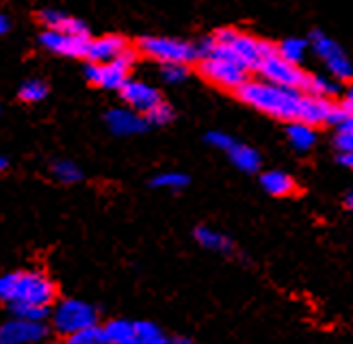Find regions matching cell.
<instances>
[{
    "instance_id": "7a4b0ae2",
    "label": "cell",
    "mask_w": 353,
    "mask_h": 344,
    "mask_svg": "<svg viewBox=\"0 0 353 344\" xmlns=\"http://www.w3.org/2000/svg\"><path fill=\"white\" fill-rule=\"evenodd\" d=\"M0 296L11 307V312L50 307L57 296V286L41 271H13L0 281Z\"/></svg>"
},
{
    "instance_id": "7402d4cb",
    "label": "cell",
    "mask_w": 353,
    "mask_h": 344,
    "mask_svg": "<svg viewBox=\"0 0 353 344\" xmlns=\"http://www.w3.org/2000/svg\"><path fill=\"white\" fill-rule=\"evenodd\" d=\"M52 176L63 184H74V182L83 180V171L72 161H57L52 165Z\"/></svg>"
},
{
    "instance_id": "d6a6232c",
    "label": "cell",
    "mask_w": 353,
    "mask_h": 344,
    "mask_svg": "<svg viewBox=\"0 0 353 344\" xmlns=\"http://www.w3.org/2000/svg\"><path fill=\"white\" fill-rule=\"evenodd\" d=\"M339 163L347 169H353V154H341L339 156Z\"/></svg>"
},
{
    "instance_id": "8fae6325",
    "label": "cell",
    "mask_w": 353,
    "mask_h": 344,
    "mask_svg": "<svg viewBox=\"0 0 353 344\" xmlns=\"http://www.w3.org/2000/svg\"><path fill=\"white\" fill-rule=\"evenodd\" d=\"M48 334L43 323L26 321V318H11L0 330V344H35L41 342Z\"/></svg>"
},
{
    "instance_id": "9a60e30c",
    "label": "cell",
    "mask_w": 353,
    "mask_h": 344,
    "mask_svg": "<svg viewBox=\"0 0 353 344\" xmlns=\"http://www.w3.org/2000/svg\"><path fill=\"white\" fill-rule=\"evenodd\" d=\"M130 48L126 37L121 35H104L98 39H91L89 50H87V61L89 63H111V61L119 59Z\"/></svg>"
},
{
    "instance_id": "9c48e42d",
    "label": "cell",
    "mask_w": 353,
    "mask_h": 344,
    "mask_svg": "<svg viewBox=\"0 0 353 344\" xmlns=\"http://www.w3.org/2000/svg\"><path fill=\"white\" fill-rule=\"evenodd\" d=\"M258 72L267 83L284 87V89H295V91H303L305 85H308V78H310V74H305L295 63H288V61L282 59L280 54H273V57L265 59Z\"/></svg>"
},
{
    "instance_id": "ffe728a7",
    "label": "cell",
    "mask_w": 353,
    "mask_h": 344,
    "mask_svg": "<svg viewBox=\"0 0 353 344\" xmlns=\"http://www.w3.org/2000/svg\"><path fill=\"white\" fill-rule=\"evenodd\" d=\"M308 39H301V37H288L284 39L280 45H278V54L282 59H286L288 63H295L299 65L303 57H305V50H308Z\"/></svg>"
},
{
    "instance_id": "5bb4252c",
    "label": "cell",
    "mask_w": 353,
    "mask_h": 344,
    "mask_svg": "<svg viewBox=\"0 0 353 344\" xmlns=\"http://www.w3.org/2000/svg\"><path fill=\"white\" fill-rule=\"evenodd\" d=\"M104 121H106V126H109V130L117 136L139 134L150 126L145 115L132 111V108H113V111L106 113Z\"/></svg>"
},
{
    "instance_id": "d6986e66",
    "label": "cell",
    "mask_w": 353,
    "mask_h": 344,
    "mask_svg": "<svg viewBox=\"0 0 353 344\" xmlns=\"http://www.w3.org/2000/svg\"><path fill=\"white\" fill-rule=\"evenodd\" d=\"M228 156H230V161H232V165L236 169H241L243 174H256V171L260 169V154L250 145L236 143L232 150L228 152Z\"/></svg>"
},
{
    "instance_id": "ac0fdd59",
    "label": "cell",
    "mask_w": 353,
    "mask_h": 344,
    "mask_svg": "<svg viewBox=\"0 0 353 344\" xmlns=\"http://www.w3.org/2000/svg\"><path fill=\"white\" fill-rule=\"evenodd\" d=\"M286 136H288V143L293 145L297 152H308V150L316 143L314 126H308V123H303V121H293V123H288Z\"/></svg>"
},
{
    "instance_id": "484cf974",
    "label": "cell",
    "mask_w": 353,
    "mask_h": 344,
    "mask_svg": "<svg viewBox=\"0 0 353 344\" xmlns=\"http://www.w3.org/2000/svg\"><path fill=\"white\" fill-rule=\"evenodd\" d=\"M145 119L150 126H165V123H170L174 119V108L167 102H161L159 106L152 108L150 113H145Z\"/></svg>"
},
{
    "instance_id": "d4e9b609",
    "label": "cell",
    "mask_w": 353,
    "mask_h": 344,
    "mask_svg": "<svg viewBox=\"0 0 353 344\" xmlns=\"http://www.w3.org/2000/svg\"><path fill=\"white\" fill-rule=\"evenodd\" d=\"M65 344H109V340L104 336V330H100V327H91V330L70 336L65 340Z\"/></svg>"
},
{
    "instance_id": "30bf717a",
    "label": "cell",
    "mask_w": 353,
    "mask_h": 344,
    "mask_svg": "<svg viewBox=\"0 0 353 344\" xmlns=\"http://www.w3.org/2000/svg\"><path fill=\"white\" fill-rule=\"evenodd\" d=\"M39 43L46 50L59 54V57H70V59H87V50H89V37H74V35H65V33H57V30H43L39 35Z\"/></svg>"
},
{
    "instance_id": "603a6c76",
    "label": "cell",
    "mask_w": 353,
    "mask_h": 344,
    "mask_svg": "<svg viewBox=\"0 0 353 344\" xmlns=\"http://www.w3.org/2000/svg\"><path fill=\"white\" fill-rule=\"evenodd\" d=\"M187 184H189V178L180 174V171H165V174H159L152 180V186L165 189V191H182Z\"/></svg>"
},
{
    "instance_id": "3957f363",
    "label": "cell",
    "mask_w": 353,
    "mask_h": 344,
    "mask_svg": "<svg viewBox=\"0 0 353 344\" xmlns=\"http://www.w3.org/2000/svg\"><path fill=\"white\" fill-rule=\"evenodd\" d=\"M109 344H170V338L159 325L148 321H124L115 318L104 327Z\"/></svg>"
},
{
    "instance_id": "836d02e7",
    "label": "cell",
    "mask_w": 353,
    "mask_h": 344,
    "mask_svg": "<svg viewBox=\"0 0 353 344\" xmlns=\"http://www.w3.org/2000/svg\"><path fill=\"white\" fill-rule=\"evenodd\" d=\"M170 344H191V340L184 336H174V338H170Z\"/></svg>"
},
{
    "instance_id": "4fadbf2b",
    "label": "cell",
    "mask_w": 353,
    "mask_h": 344,
    "mask_svg": "<svg viewBox=\"0 0 353 344\" xmlns=\"http://www.w3.org/2000/svg\"><path fill=\"white\" fill-rule=\"evenodd\" d=\"M37 20L43 24L46 30H57V33H65L74 37H89V26L83 20L74 18V15H68L65 11L41 9L37 13Z\"/></svg>"
},
{
    "instance_id": "8992f818",
    "label": "cell",
    "mask_w": 353,
    "mask_h": 344,
    "mask_svg": "<svg viewBox=\"0 0 353 344\" xmlns=\"http://www.w3.org/2000/svg\"><path fill=\"white\" fill-rule=\"evenodd\" d=\"M137 61V50L128 48L119 59L111 61V63H87L85 65V76L91 85L109 91H121L130 78L128 72Z\"/></svg>"
},
{
    "instance_id": "2e32d148",
    "label": "cell",
    "mask_w": 353,
    "mask_h": 344,
    "mask_svg": "<svg viewBox=\"0 0 353 344\" xmlns=\"http://www.w3.org/2000/svg\"><path fill=\"white\" fill-rule=\"evenodd\" d=\"M260 184H263V189L269 195H275V197H284V195H290L295 191V180L288 174H284V171H278V169H271V171H267V174H263Z\"/></svg>"
},
{
    "instance_id": "277c9868",
    "label": "cell",
    "mask_w": 353,
    "mask_h": 344,
    "mask_svg": "<svg viewBox=\"0 0 353 344\" xmlns=\"http://www.w3.org/2000/svg\"><path fill=\"white\" fill-rule=\"evenodd\" d=\"M141 54L159 61V63H184L189 65L193 61H199L197 43H189L174 37H141L137 43Z\"/></svg>"
},
{
    "instance_id": "83f0119b",
    "label": "cell",
    "mask_w": 353,
    "mask_h": 344,
    "mask_svg": "<svg viewBox=\"0 0 353 344\" xmlns=\"http://www.w3.org/2000/svg\"><path fill=\"white\" fill-rule=\"evenodd\" d=\"M206 143L212 145V148H217V150H223V152H230L236 143H234V139L225 134V132H219V130H212L206 134Z\"/></svg>"
},
{
    "instance_id": "d590c367",
    "label": "cell",
    "mask_w": 353,
    "mask_h": 344,
    "mask_svg": "<svg viewBox=\"0 0 353 344\" xmlns=\"http://www.w3.org/2000/svg\"><path fill=\"white\" fill-rule=\"evenodd\" d=\"M0 167H3V169L9 167V159H7V156H3V159H0Z\"/></svg>"
},
{
    "instance_id": "44dd1931",
    "label": "cell",
    "mask_w": 353,
    "mask_h": 344,
    "mask_svg": "<svg viewBox=\"0 0 353 344\" xmlns=\"http://www.w3.org/2000/svg\"><path fill=\"white\" fill-rule=\"evenodd\" d=\"M303 91L308 93V96L330 100L332 96H336V93H339V85L332 83L330 78H325V76H316V74H314V76L308 78V85H305Z\"/></svg>"
},
{
    "instance_id": "6da1fadb",
    "label": "cell",
    "mask_w": 353,
    "mask_h": 344,
    "mask_svg": "<svg viewBox=\"0 0 353 344\" xmlns=\"http://www.w3.org/2000/svg\"><path fill=\"white\" fill-rule=\"evenodd\" d=\"M236 96L241 102L250 104L260 113L293 123L299 121L305 93L271 85L267 81H248L236 91Z\"/></svg>"
},
{
    "instance_id": "e0dca14e",
    "label": "cell",
    "mask_w": 353,
    "mask_h": 344,
    "mask_svg": "<svg viewBox=\"0 0 353 344\" xmlns=\"http://www.w3.org/2000/svg\"><path fill=\"white\" fill-rule=\"evenodd\" d=\"M195 241L210 249V252H217V254H230L232 252V241H230L225 234H221L219 230H212L208 225H202L195 230Z\"/></svg>"
},
{
    "instance_id": "f546056e",
    "label": "cell",
    "mask_w": 353,
    "mask_h": 344,
    "mask_svg": "<svg viewBox=\"0 0 353 344\" xmlns=\"http://www.w3.org/2000/svg\"><path fill=\"white\" fill-rule=\"evenodd\" d=\"M341 106L345 108V111H347L349 115H353V85L347 89V93H345V98H343Z\"/></svg>"
},
{
    "instance_id": "e575fe53",
    "label": "cell",
    "mask_w": 353,
    "mask_h": 344,
    "mask_svg": "<svg viewBox=\"0 0 353 344\" xmlns=\"http://www.w3.org/2000/svg\"><path fill=\"white\" fill-rule=\"evenodd\" d=\"M345 208L353 212V191H349V193L345 195Z\"/></svg>"
},
{
    "instance_id": "f1b7e54d",
    "label": "cell",
    "mask_w": 353,
    "mask_h": 344,
    "mask_svg": "<svg viewBox=\"0 0 353 344\" xmlns=\"http://www.w3.org/2000/svg\"><path fill=\"white\" fill-rule=\"evenodd\" d=\"M336 148L341 150V154H353V134L349 132L336 134Z\"/></svg>"
},
{
    "instance_id": "5b68a950",
    "label": "cell",
    "mask_w": 353,
    "mask_h": 344,
    "mask_svg": "<svg viewBox=\"0 0 353 344\" xmlns=\"http://www.w3.org/2000/svg\"><path fill=\"white\" fill-rule=\"evenodd\" d=\"M96 321H98L96 307L81 301V299L61 301L52 312L54 330L59 334L68 336V338L74 334H81L85 330H91V327H96Z\"/></svg>"
},
{
    "instance_id": "ba28073f",
    "label": "cell",
    "mask_w": 353,
    "mask_h": 344,
    "mask_svg": "<svg viewBox=\"0 0 353 344\" xmlns=\"http://www.w3.org/2000/svg\"><path fill=\"white\" fill-rule=\"evenodd\" d=\"M197 70L208 83L217 85L221 89L239 91L245 83H248V70H243L241 65L232 63V61H225L219 57L199 59Z\"/></svg>"
},
{
    "instance_id": "1f68e13d",
    "label": "cell",
    "mask_w": 353,
    "mask_h": 344,
    "mask_svg": "<svg viewBox=\"0 0 353 344\" xmlns=\"http://www.w3.org/2000/svg\"><path fill=\"white\" fill-rule=\"evenodd\" d=\"M339 132H349V134H353V115H347V117H345V121L339 126Z\"/></svg>"
},
{
    "instance_id": "cb8c5ba5",
    "label": "cell",
    "mask_w": 353,
    "mask_h": 344,
    "mask_svg": "<svg viewBox=\"0 0 353 344\" xmlns=\"http://www.w3.org/2000/svg\"><path fill=\"white\" fill-rule=\"evenodd\" d=\"M18 93H20V100H24L28 104H35L48 96V87H46V83L39 81V78H30V81L22 83Z\"/></svg>"
},
{
    "instance_id": "7c38bea8",
    "label": "cell",
    "mask_w": 353,
    "mask_h": 344,
    "mask_svg": "<svg viewBox=\"0 0 353 344\" xmlns=\"http://www.w3.org/2000/svg\"><path fill=\"white\" fill-rule=\"evenodd\" d=\"M119 96L128 104V108H132V111L141 113V115L150 113L152 108L163 102L159 89L150 87L148 83H141V81H128L124 87H121Z\"/></svg>"
},
{
    "instance_id": "4316f807",
    "label": "cell",
    "mask_w": 353,
    "mask_h": 344,
    "mask_svg": "<svg viewBox=\"0 0 353 344\" xmlns=\"http://www.w3.org/2000/svg\"><path fill=\"white\" fill-rule=\"evenodd\" d=\"M161 76H163V81L165 83H170V85H178L182 81H187V76H189V65H184V63H167L161 68Z\"/></svg>"
},
{
    "instance_id": "52a82bcc",
    "label": "cell",
    "mask_w": 353,
    "mask_h": 344,
    "mask_svg": "<svg viewBox=\"0 0 353 344\" xmlns=\"http://www.w3.org/2000/svg\"><path fill=\"white\" fill-rule=\"evenodd\" d=\"M310 43H312V50L316 52V57L323 61L325 68L330 70V74L336 78V81L347 83L353 78V65L351 61L347 59L345 50L336 43L332 37H327L323 30H312L310 33Z\"/></svg>"
},
{
    "instance_id": "4dcf8cb0",
    "label": "cell",
    "mask_w": 353,
    "mask_h": 344,
    "mask_svg": "<svg viewBox=\"0 0 353 344\" xmlns=\"http://www.w3.org/2000/svg\"><path fill=\"white\" fill-rule=\"evenodd\" d=\"M11 28V20H9V13H0V33L7 35Z\"/></svg>"
}]
</instances>
